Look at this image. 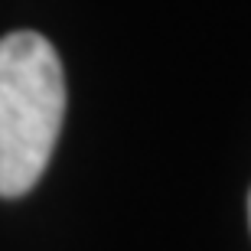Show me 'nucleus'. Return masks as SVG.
I'll list each match as a JSON object with an SVG mask.
<instances>
[{"label":"nucleus","mask_w":251,"mask_h":251,"mask_svg":"<svg viewBox=\"0 0 251 251\" xmlns=\"http://www.w3.org/2000/svg\"><path fill=\"white\" fill-rule=\"evenodd\" d=\"M65 118V75L46 36L0 39V196L17 199L46 173Z\"/></svg>","instance_id":"1"}]
</instances>
